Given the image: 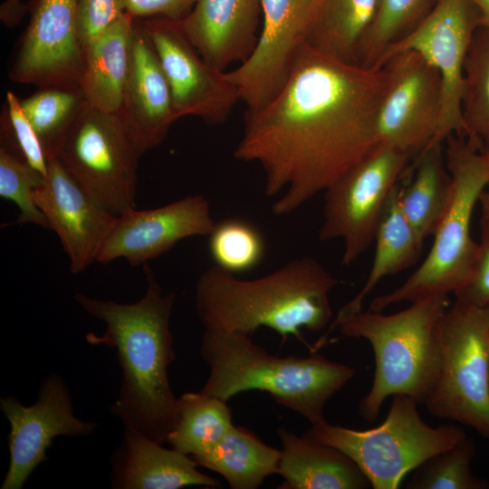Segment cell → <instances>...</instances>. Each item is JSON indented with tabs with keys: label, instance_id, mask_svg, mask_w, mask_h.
I'll use <instances>...</instances> for the list:
<instances>
[{
	"label": "cell",
	"instance_id": "cell-13",
	"mask_svg": "<svg viewBox=\"0 0 489 489\" xmlns=\"http://www.w3.org/2000/svg\"><path fill=\"white\" fill-rule=\"evenodd\" d=\"M383 65L388 72V84L378 112L379 142L409 156L418 155L439 126L441 76L422 55L411 50L398 53Z\"/></svg>",
	"mask_w": 489,
	"mask_h": 489
},
{
	"label": "cell",
	"instance_id": "cell-2",
	"mask_svg": "<svg viewBox=\"0 0 489 489\" xmlns=\"http://www.w3.org/2000/svg\"><path fill=\"white\" fill-rule=\"evenodd\" d=\"M147 289L132 303L101 300L76 293L74 298L89 315L106 325L102 334L89 332L86 341L117 350L122 379L111 414L124 426L163 444L177 421L168 368L175 360L169 323L174 292L164 293L152 269L143 264Z\"/></svg>",
	"mask_w": 489,
	"mask_h": 489
},
{
	"label": "cell",
	"instance_id": "cell-21",
	"mask_svg": "<svg viewBox=\"0 0 489 489\" xmlns=\"http://www.w3.org/2000/svg\"><path fill=\"white\" fill-rule=\"evenodd\" d=\"M111 486L118 489H178L191 485L220 487L221 483L197 469L195 460L168 449L148 436L125 429L111 457Z\"/></svg>",
	"mask_w": 489,
	"mask_h": 489
},
{
	"label": "cell",
	"instance_id": "cell-23",
	"mask_svg": "<svg viewBox=\"0 0 489 489\" xmlns=\"http://www.w3.org/2000/svg\"><path fill=\"white\" fill-rule=\"evenodd\" d=\"M134 17L125 13L83 46L80 88L90 107L118 113L130 55Z\"/></svg>",
	"mask_w": 489,
	"mask_h": 489
},
{
	"label": "cell",
	"instance_id": "cell-5",
	"mask_svg": "<svg viewBox=\"0 0 489 489\" xmlns=\"http://www.w3.org/2000/svg\"><path fill=\"white\" fill-rule=\"evenodd\" d=\"M411 303L393 314L360 311L336 326L342 336L368 340L374 352L372 385L359 405V414L367 421L379 417L390 396L405 395L425 404L438 379L439 324L449 306L448 295Z\"/></svg>",
	"mask_w": 489,
	"mask_h": 489
},
{
	"label": "cell",
	"instance_id": "cell-18",
	"mask_svg": "<svg viewBox=\"0 0 489 489\" xmlns=\"http://www.w3.org/2000/svg\"><path fill=\"white\" fill-rule=\"evenodd\" d=\"M34 197L48 229L61 241L70 272L77 274L97 261L117 216L93 199L56 157L49 159L47 175Z\"/></svg>",
	"mask_w": 489,
	"mask_h": 489
},
{
	"label": "cell",
	"instance_id": "cell-26",
	"mask_svg": "<svg viewBox=\"0 0 489 489\" xmlns=\"http://www.w3.org/2000/svg\"><path fill=\"white\" fill-rule=\"evenodd\" d=\"M281 450L264 444L254 432L235 427L206 454L194 457L197 465L221 475L232 489H255L277 474Z\"/></svg>",
	"mask_w": 489,
	"mask_h": 489
},
{
	"label": "cell",
	"instance_id": "cell-14",
	"mask_svg": "<svg viewBox=\"0 0 489 489\" xmlns=\"http://www.w3.org/2000/svg\"><path fill=\"white\" fill-rule=\"evenodd\" d=\"M0 409L10 424V461L1 489H22L33 471L48 459L46 451L55 437L86 436L98 427L73 414L69 387L55 373L42 381L34 404L24 406L9 395L1 398Z\"/></svg>",
	"mask_w": 489,
	"mask_h": 489
},
{
	"label": "cell",
	"instance_id": "cell-25",
	"mask_svg": "<svg viewBox=\"0 0 489 489\" xmlns=\"http://www.w3.org/2000/svg\"><path fill=\"white\" fill-rule=\"evenodd\" d=\"M408 185L399 186L401 210L424 241L434 235L453 195V179L446 168L444 143L423 149L414 164Z\"/></svg>",
	"mask_w": 489,
	"mask_h": 489
},
{
	"label": "cell",
	"instance_id": "cell-37",
	"mask_svg": "<svg viewBox=\"0 0 489 489\" xmlns=\"http://www.w3.org/2000/svg\"><path fill=\"white\" fill-rule=\"evenodd\" d=\"M123 14L121 0H78L77 30L82 47Z\"/></svg>",
	"mask_w": 489,
	"mask_h": 489
},
{
	"label": "cell",
	"instance_id": "cell-10",
	"mask_svg": "<svg viewBox=\"0 0 489 489\" xmlns=\"http://www.w3.org/2000/svg\"><path fill=\"white\" fill-rule=\"evenodd\" d=\"M409 155L379 143L324 193L318 238L343 242L341 264L356 261L374 242L388 198L404 176Z\"/></svg>",
	"mask_w": 489,
	"mask_h": 489
},
{
	"label": "cell",
	"instance_id": "cell-41",
	"mask_svg": "<svg viewBox=\"0 0 489 489\" xmlns=\"http://www.w3.org/2000/svg\"><path fill=\"white\" fill-rule=\"evenodd\" d=\"M483 152L485 153V155L487 156L488 160H489V149L483 150Z\"/></svg>",
	"mask_w": 489,
	"mask_h": 489
},
{
	"label": "cell",
	"instance_id": "cell-34",
	"mask_svg": "<svg viewBox=\"0 0 489 489\" xmlns=\"http://www.w3.org/2000/svg\"><path fill=\"white\" fill-rule=\"evenodd\" d=\"M44 177L4 146L0 149V197L19 209L15 224H34L48 229L46 219L36 206L34 194Z\"/></svg>",
	"mask_w": 489,
	"mask_h": 489
},
{
	"label": "cell",
	"instance_id": "cell-33",
	"mask_svg": "<svg viewBox=\"0 0 489 489\" xmlns=\"http://www.w3.org/2000/svg\"><path fill=\"white\" fill-rule=\"evenodd\" d=\"M208 249L215 265L233 274L256 267L265 254V243L252 224L229 218L216 223L208 235Z\"/></svg>",
	"mask_w": 489,
	"mask_h": 489
},
{
	"label": "cell",
	"instance_id": "cell-36",
	"mask_svg": "<svg viewBox=\"0 0 489 489\" xmlns=\"http://www.w3.org/2000/svg\"><path fill=\"white\" fill-rule=\"evenodd\" d=\"M481 240L466 284L455 293V301L484 307L489 306V219H481Z\"/></svg>",
	"mask_w": 489,
	"mask_h": 489
},
{
	"label": "cell",
	"instance_id": "cell-19",
	"mask_svg": "<svg viewBox=\"0 0 489 489\" xmlns=\"http://www.w3.org/2000/svg\"><path fill=\"white\" fill-rule=\"evenodd\" d=\"M118 115L140 157L161 144L178 120L158 56L139 17L134 18L129 71Z\"/></svg>",
	"mask_w": 489,
	"mask_h": 489
},
{
	"label": "cell",
	"instance_id": "cell-24",
	"mask_svg": "<svg viewBox=\"0 0 489 489\" xmlns=\"http://www.w3.org/2000/svg\"><path fill=\"white\" fill-rule=\"evenodd\" d=\"M374 242L375 254L366 283L360 292L339 310L326 333L315 343L316 349L325 345L330 332L340 321L362 311L365 298L382 278L408 268L421 254L424 241L401 210L398 183L388 198Z\"/></svg>",
	"mask_w": 489,
	"mask_h": 489
},
{
	"label": "cell",
	"instance_id": "cell-9",
	"mask_svg": "<svg viewBox=\"0 0 489 489\" xmlns=\"http://www.w3.org/2000/svg\"><path fill=\"white\" fill-rule=\"evenodd\" d=\"M55 157L111 214L118 216L136 208L140 155L118 113L88 105L68 130Z\"/></svg>",
	"mask_w": 489,
	"mask_h": 489
},
{
	"label": "cell",
	"instance_id": "cell-11",
	"mask_svg": "<svg viewBox=\"0 0 489 489\" xmlns=\"http://www.w3.org/2000/svg\"><path fill=\"white\" fill-rule=\"evenodd\" d=\"M477 17L476 8L470 0H436L427 15L389 45L375 64L383 66L398 53L411 50L438 71L443 86L441 116L437 131L426 148L444 143L453 134L465 138L464 64L478 27Z\"/></svg>",
	"mask_w": 489,
	"mask_h": 489
},
{
	"label": "cell",
	"instance_id": "cell-40",
	"mask_svg": "<svg viewBox=\"0 0 489 489\" xmlns=\"http://www.w3.org/2000/svg\"><path fill=\"white\" fill-rule=\"evenodd\" d=\"M478 202L482 208V217L489 219V182L480 194Z\"/></svg>",
	"mask_w": 489,
	"mask_h": 489
},
{
	"label": "cell",
	"instance_id": "cell-27",
	"mask_svg": "<svg viewBox=\"0 0 489 489\" xmlns=\"http://www.w3.org/2000/svg\"><path fill=\"white\" fill-rule=\"evenodd\" d=\"M379 0H315L306 43L339 58L357 62L362 37L371 24Z\"/></svg>",
	"mask_w": 489,
	"mask_h": 489
},
{
	"label": "cell",
	"instance_id": "cell-16",
	"mask_svg": "<svg viewBox=\"0 0 489 489\" xmlns=\"http://www.w3.org/2000/svg\"><path fill=\"white\" fill-rule=\"evenodd\" d=\"M262 26L251 55L225 72L246 110L268 103L285 83L306 43L315 0H261Z\"/></svg>",
	"mask_w": 489,
	"mask_h": 489
},
{
	"label": "cell",
	"instance_id": "cell-15",
	"mask_svg": "<svg viewBox=\"0 0 489 489\" xmlns=\"http://www.w3.org/2000/svg\"><path fill=\"white\" fill-rule=\"evenodd\" d=\"M78 0H29L28 24L9 71L21 84L80 87L84 51L77 30Z\"/></svg>",
	"mask_w": 489,
	"mask_h": 489
},
{
	"label": "cell",
	"instance_id": "cell-28",
	"mask_svg": "<svg viewBox=\"0 0 489 489\" xmlns=\"http://www.w3.org/2000/svg\"><path fill=\"white\" fill-rule=\"evenodd\" d=\"M233 426L227 401L187 392L177 398V421L166 442L194 458L216 446Z\"/></svg>",
	"mask_w": 489,
	"mask_h": 489
},
{
	"label": "cell",
	"instance_id": "cell-32",
	"mask_svg": "<svg viewBox=\"0 0 489 489\" xmlns=\"http://www.w3.org/2000/svg\"><path fill=\"white\" fill-rule=\"evenodd\" d=\"M475 447L465 436L455 446L429 457L413 470L408 489H487L489 483L472 471Z\"/></svg>",
	"mask_w": 489,
	"mask_h": 489
},
{
	"label": "cell",
	"instance_id": "cell-17",
	"mask_svg": "<svg viewBox=\"0 0 489 489\" xmlns=\"http://www.w3.org/2000/svg\"><path fill=\"white\" fill-rule=\"evenodd\" d=\"M215 225L209 201L199 194L157 208H135L117 216L96 262L124 258L133 267L143 265L185 238L208 236Z\"/></svg>",
	"mask_w": 489,
	"mask_h": 489
},
{
	"label": "cell",
	"instance_id": "cell-20",
	"mask_svg": "<svg viewBox=\"0 0 489 489\" xmlns=\"http://www.w3.org/2000/svg\"><path fill=\"white\" fill-rule=\"evenodd\" d=\"M204 60L224 71L254 50L262 26L261 0H197L181 21Z\"/></svg>",
	"mask_w": 489,
	"mask_h": 489
},
{
	"label": "cell",
	"instance_id": "cell-3",
	"mask_svg": "<svg viewBox=\"0 0 489 489\" xmlns=\"http://www.w3.org/2000/svg\"><path fill=\"white\" fill-rule=\"evenodd\" d=\"M339 283L311 256L294 258L254 280L243 281L216 265L204 271L195 290V310L205 330L253 335L267 327L303 341L301 329L319 331L331 320V290Z\"/></svg>",
	"mask_w": 489,
	"mask_h": 489
},
{
	"label": "cell",
	"instance_id": "cell-12",
	"mask_svg": "<svg viewBox=\"0 0 489 489\" xmlns=\"http://www.w3.org/2000/svg\"><path fill=\"white\" fill-rule=\"evenodd\" d=\"M139 18L158 56L178 119L193 116L209 125L224 123L240 101L225 72L204 60L181 21L164 16Z\"/></svg>",
	"mask_w": 489,
	"mask_h": 489
},
{
	"label": "cell",
	"instance_id": "cell-1",
	"mask_svg": "<svg viewBox=\"0 0 489 489\" xmlns=\"http://www.w3.org/2000/svg\"><path fill=\"white\" fill-rule=\"evenodd\" d=\"M388 84L383 66H363L308 43L278 93L246 110L234 157L258 163L275 216L296 211L369 156L379 142V109Z\"/></svg>",
	"mask_w": 489,
	"mask_h": 489
},
{
	"label": "cell",
	"instance_id": "cell-8",
	"mask_svg": "<svg viewBox=\"0 0 489 489\" xmlns=\"http://www.w3.org/2000/svg\"><path fill=\"white\" fill-rule=\"evenodd\" d=\"M439 339L440 373L426 408L489 441V306L455 301L441 319Z\"/></svg>",
	"mask_w": 489,
	"mask_h": 489
},
{
	"label": "cell",
	"instance_id": "cell-35",
	"mask_svg": "<svg viewBox=\"0 0 489 489\" xmlns=\"http://www.w3.org/2000/svg\"><path fill=\"white\" fill-rule=\"evenodd\" d=\"M2 138L5 147L43 177L49 159L39 137L24 114L20 99L12 91L5 94V110L2 119Z\"/></svg>",
	"mask_w": 489,
	"mask_h": 489
},
{
	"label": "cell",
	"instance_id": "cell-7",
	"mask_svg": "<svg viewBox=\"0 0 489 489\" xmlns=\"http://www.w3.org/2000/svg\"><path fill=\"white\" fill-rule=\"evenodd\" d=\"M417 405L410 397L395 395L379 427L356 430L326 421L311 426L303 436L346 454L372 488L397 489L409 472L466 436L465 429L455 424L427 425Z\"/></svg>",
	"mask_w": 489,
	"mask_h": 489
},
{
	"label": "cell",
	"instance_id": "cell-4",
	"mask_svg": "<svg viewBox=\"0 0 489 489\" xmlns=\"http://www.w3.org/2000/svg\"><path fill=\"white\" fill-rule=\"evenodd\" d=\"M199 352L210 369L203 394L228 401L240 392L266 391L312 426L326 422L325 404L356 372L317 351L309 357L272 355L241 331L205 330Z\"/></svg>",
	"mask_w": 489,
	"mask_h": 489
},
{
	"label": "cell",
	"instance_id": "cell-31",
	"mask_svg": "<svg viewBox=\"0 0 489 489\" xmlns=\"http://www.w3.org/2000/svg\"><path fill=\"white\" fill-rule=\"evenodd\" d=\"M436 0H379L375 17L362 37L357 62L374 66L385 50L408 34Z\"/></svg>",
	"mask_w": 489,
	"mask_h": 489
},
{
	"label": "cell",
	"instance_id": "cell-30",
	"mask_svg": "<svg viewBox=\"0 0 489 489\" xmlns=\"http://www.w3.org/2000/svg\"><path fill=\"white\" fill-rule=\"evenodd\" d=\"M48 159L56 156L74 121L89 105L80 87H44L20 100Z\"/></svg>",
	"mask_w": 489,
	"mask_h": 489
},
{
	"label": "cell",
	"instance_id": "cell-6",
	"mask_svg": "<svg viewBox=\"0 0 489 489\" xmlns=\"http://www.w3.org/2000/svg\"><path fill=\"white\" fill-rule=\"evenodd\" d=\"M444 144L453 195L434 234L433 245L401 285L372 300L371 311L382 312L401 302L455 294L469 279L478 248L471 235V219L480 194L489 182V160L461 136L450 135Z\"/></svg>",
	"mask_w": 489,
	"mask_h": 489
},
{
	"label": "cell",
	"instance_id": "cell-29",
	"mask_svg": "<svg viewBox=\"0 0 489 489\" xmlns=\"http://www.w3.org/2000/svg\"><path fill=\"white\" fill-rule=\"evenodd\" d=\"M462 117L465 139L489 149V29L475 30L464 64Z\"/></svg>",
	"mask_w": 489,
	"mask_h": 489
},
{
	"label": "cell",
	"instance_id": "cell-39",
	"mask_svg": "<svg viewBox=\"0 0 489 489\" xmlns=\"http://www.w3.org/2000/svg\"><path fill=\"white\" fill-rule=\"evenodd\" d=\"M477 11L478 26L489 29V0H470Z\"/></svg>",
	"mask_w": 489,
	"mask_h": 489
},
{
	"label": "cell",
	"instance_id": "cell-38",
	"mask_svg": "<svg viewBox=\"0 0 489 489\" xmlns=\"http://www.w3.org/2000/svg\"><path fill=\"white\" fill-rule=\"evenodd\" d=\"M125 13L132 17L164 16L184 20L192 11L197 0H121Z\"/></svg>",
	"mask_w": 489,
	"mask_h": 489
},
{
	"label": "cell",
	"instance_id": "cell-22",
	"mask_svg": "<svg viewBox=\"0 0 489 489\" xmlns=\"http://www.w3.org/2000/svg\"><path fill=\"white\" fill-rule=\"evenodd\" d=\"M282 443L277 474L286 489H366L370 483L364 473L340 450L278 428Z\"/></svg>",
	"mask_w": 489,
	"mask_h": 489
}]
</instances>
